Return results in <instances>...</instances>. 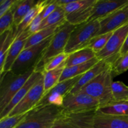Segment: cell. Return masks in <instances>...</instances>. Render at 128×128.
<instances>
[{
	"mask_svg": "<svg viewBox=\"0 0 128 128\" xmlns=\"http://www.w3.org/2000/svg\"><path fill=\"white\" fill-rule=\"evenodd\" d=\"M96 111L65 112L56 120L50 128H92Z\"/></svg>",
	"mask_w": 128,
	"mask_h": 128,
	"instance_id": "obj_8",
	"label": "cell"
},
{
	"mask_svg": "<svg viewBox=\"0 0 128 128\" xmlns=\"http://www.w3.org/2000/svg\"><path fill=\"white\" fill-rule=\"evenodd\" d=\"M66 22L43 29V30H40L38 32L31 35L26 41L24 49H27L28 48L31 47V46L38 44L42 42L44 40L48 39L49 38L54 35Z\"/></svg>",
	"mask_w": 128,
	"mask_h": 128,
	"instance_id": "obj_20",
	"label": "cell"
},
{
	"mask_svg": "<svg viewBox=\"0 0 128 128\" xmlns=\"http://www.w3.org/2000/svg\"><path fill=\"white\" fill-rule=\"evenodd\" d=\"M28 112L16 116H8L1 119L0 120V128H16L24 120Z\"/></svg>",
	"mask_w": 128,
	"mask_h": 128,
	"instance_id": "obj_31",
	"label": "cell"
},
{
	"mask_svg": "<svg viewBox=\"0 0 128 128\" xmlns=\"http://www.w3.org/2000/svg\"><path fill=\"white\" fill-rule=\"evenodd\" d=\"M76 26L66 22L52 36L51 42L42 52L40 60L35 65L34 71L42 72L45 64L55 56L64 52L72 31Z\"/></svg>",
	"mask_w": 128,
	"mask_h": 128,
	"instance_id": "obj_1",
	"label": "cell"
},
{
	"mask_svg": "<svg viewBox=\"0 0 128 128\" xmlns=\"http://www.w3.org/2000/svg\"><path fill=\"white\" fill-rule=\"evenodd\" d=\"M96 57V53L90 48H84L70 54L66 61V67L85 63Z\"/></svg>",
	"mask_w": 128,
	"mask_h": 128,
	"instance_id": "obj_21",
	"label": "cell"
},
{
	"mask_svg": "<svg viewBox=\"0 0 128 128\" xmlns=\"http://www.w3.org/2000/svg\"><path fill=\"white\" fill-rule=\"evenodd\" d=\"M34 71V69H32L21 74H15L9 71L1 76L0 113L7 107L15 94L24 86Z\"/></svg>",
	"mask_w": 128,
	"mask_h": 128,
	"instance_id": "obj_4",
	"label": "cell"
},
{
	"mask_svg": "<svg viewBox=\"0 0 128 128\" xmlns=\"http://www.w3.org/2000/svg\"><path fill=\"white\" fill-rule=\"evenodd\" d=\"M16 27L13 26L11 30L0 35V76L3 72L4 64L10 47L16 38Z\"/></svg>",
	"mask_w": 128,
	"mask_h": 128,
	"instance_id": "obj_17",
	"label": "cell"
},
{
	"mask_svg": "<svg viewBox=\"0 0 128 128\" xmlns=\"http://www.w3.org/2000/svg\"><path fill=\"white\" fill-rule=\"evenodd\" d=\"M52 36L38 44L24 49L13 64L10 71L15 74H21L34 68L42 52L51 42Z\"/></svg>",
	"mask_w": 128,
	"mask_h": 128,
	"instance_id": "obj_6",
	"label": "cell"
},
{
	"mask_svg": "<svg viewBox=\"0 0 128 128\" xmlns=\"http://www.w3.org/2000/svg\"><path fill=\"white\" fill-rule=\"evenodd\" d=\"M49 2H50V1H48V0L36 2V4L30 10L28 14L25 16V18L22 20V22L20 23V24L18 27H16V37L21 34L22 32H23L24 31H26L28 28L32 21L34 20L35 18L39 14L41 13L43 11L45 7L49 3Z\"/></svg>",
	"mask_w": 128,
	"mask_h": 128,
	"instance_id": "obj_19",
	"label": "cell"
},
{
	"mask_svg": "<svg viewBox=\"0 0 128 128\" xmlns=\"http://www.w3.org/2000/svg\"><path fill=\"white\" fill-rule=\"evenodd\" d=\"M31 35L30 32L26 30L21 34L16 37L10 47L8 56L5 60L3 67V72L1 76H2L3 74L10 71L13 64L20 56L21 52L24 49L26 41Z\"/></svg>",
	"mask_w": 128,
	"mask_h": 128,
	"instance_id": "obj_13",
	"label": "cell"
},
{
	"mask_svg": "<svg viewBox=\"0 0 128 128\" xmlns=\"http://www.w3.org/2000/svg\"><path fill=\"white\" fill-rule=\"evenodd\" d=\"M69 55H70L69 54L66 53L64 52L54 57L45 64L42 72L51 71V70H54V69L58 68L66 61Z\"/></svg>",
	"mask_w": 128,
	"mask_h": 128,
	"instance_id": "obj_33",
	"label": "cell"
},
{
	"mask_svg": "<svg viewBox=\"0 0 128 128\" xmlns=\"http://www.w3.org/2000/svg\"><path fill=\"white\" fill-rule=\"evenodd\" d=\"M62 111L61 107L51 104L36 107L16 128H50Z\"/></svg>",
	"mask_w": 128,
	"mask_h": 128,
	"instance_id": "obj_3",
	"label": "cell"
},
{
	"mask_svg": "<svg viewBox=\"0 0 128 128\" xmlns=\"http://www.w3.org/2000/svg\"><path fill=\"white\" fill-rule=\"evenodd\" d=\"M100 30L99 20H93L76 26L70 35L64 52L70 54L87 47L90 41L98 34Z\"/></svg>",
	"mask_w": 128,
	"mask_h": 128,
	"instance_id": "obj_5",
	"label": "cell"
},
{
	"mask_svg": "<svg viewBox=\"0 0 128 128\" xmlns=\"http://www.w3.org/2000/svg\"><path fill=\"white\" fill-rule=\"evenodd\" d=\"M96 0H73L72 2L62 7L66 14L72 13L81 10L86 6L92 5L96 2Z\"/></svg>",
	"mask_w": 128,
	"mask_h": 128,
	"instance_id": "obj_32",
	"label": "cell"
},
{
	"mask_svg": "<svg viewBox=\"0 0 128 128\" xmlns=\"http://www.w3.org/2000/svg\"><path fill=\"white\" fill-rule=\"evenodd\" d=\"M114 102L128 101V86L121 81L112 82L111 86Z\"/></svg>",
	"mask_w": 128,
	"mask_h": 128,
	"instance_id": "obj_28",
	"label": "cell"
},
{
	"mask_svg": "<svg viewBox=\"0 0 128 128\" xmlns=\"http://www.w3.org/2000/svg\"><path fill=\"white\" fill-rule=\"evenodd\" d=\"M100 61V60H99V59L96 56L94 58L85 62V63L72 66L71 67H66L62 72L60 82L69 80V79L74 78L78 77V76H82L87 71L91 70Z\"/></svg>",
	"mask_w": 128,
	"mask_h": 128,
	"instance_id": "obj_18",
	"label": "cell"
},
{
	"mask_svg": "<svg viewBox=\"0 0 128 128\" xmlns=\"http://www.w3.org/2000/svg\"><path fill=\"white\" fill-rule=\"evenodd\" d=\"M95 4V3H94ZM94 4L86 6L81 10L76 11L72 13L66 15V20L68 23L74 26L83 24L87 22L91 17L92 9Z\"/></svg>",
	"mask_w": 128,
	"mask_h": 128,
	"instance_id": "obj_25",
	"label": "cell"
},
{
	"mask_svg": "<svg viewBox=\"0 0 128 128\" xmlns=\"http://www.w3.org/2000/svg\"><path fill=\"white\" fill-rule=\"evenodd\" d=\"M97 111L112 116L128 115V101L112 102L105 106H100Z\"/></svg>",
	"mask_w": 128,
	"mask_h": 128,
	"instance_id": "obj_26",
	"label": "cell"
},
{
	"mask_svg": "<svg viewBox=\"0 0 128 128\" xmlns=\"http://www.w3.org/2000/svg\"><path fill=\"white\" fill-rule=\"evenodd\" d=\"M128 52V34L127 37H126V40H125L124 44L123 46H122V50H121V57L123 56V55H124L125 54Z\"/></svg>",
	"mask_w": 128,
	"mask_h": 128,
	"instance_id": "obj_37",
	"label": "cell"
},
{
	"mask_svg": "<svg viewBox=\"0 0 128 128\" xmlns=\"http://www.w3.org/2000/svg\"><path fill=\"white\" fill-rule=\"evenodd\" d=\"M16 0H1L0 1V17L8 12L13 6Z\"/></svg>",
	"mask_w": 128,
	"mask_h": 128,
	"instance_id": "obj_36",
	"label": "cell"
},
{
	"mask_svg": "<svg viewBox=\"0 0 128 128\" xmlns=\"http://www.w3.org/2000/svg\"><path fill=\"white\" fill-rule=\"evenodd\" d=\"M65 68H66V61L54 70L49 71H44L42 72L43 74L44 91V96L47 94L51 89L53 88L58 83H59Z\"/></svg>",
	"mask_w": 128,
	"mask_h": 128,
	"instance_id": "obj_22",
	"label": "cell"
},
{
	"mask_svg": "<svg viewBox=\"0 0 128 128\" xmlns=\"http://www.w3.org/2000/svg\"><path fill=\"white\" fill-rule=\"evenodd\" d=\"M112 68V66L105 62L104 61L100 60L95 66H94L91 70L84 74L81 76L78 82L76 83L74 87L72 88L70 94H76L84 86L97 77L98 75L102 73L104 71Z\"/></svg>",
	"mask_w": 128,
	"mask_h": 128,
	"instance_id": "obj_16",
	"label": "cell"
},
{
	"mask_svg": "<svg viewBox=\"0 0 128 128\" xmlns=\"http://www.w3.org/2000/svg\"><path fill=\"white\" fill-rule=\"evenodd\" d=\"M36 3L32 0H17L14 14V26L18 27L20 24Z\"/></svg>",
	"mask_w": 128,
	"mask_h": 128,
	"instance_id": "obj_24",
	"label": "cell"
},
{
	"mask_svg": "<svg viewBox=\"0 0 128 128\" xmlns=\"http://www.w3.org/2000/svg\"><path fill=\"white\" fill-rule=\"evenodd\" d=\"M128 34V22L112 32L104 48L97 53L99 60H102L111 66L121 58V51Z\"/></svg>",
	"mask_w": 128,
	"mask_h": 128,
	"instance_id": "obj_7",
	"label": "cell"
},
{
	"mask_svg": "<svg viewBox=\"0 0 128 128\" xmlns=\"http://www.w3.org/2000/svg\"><path fill=\"white\" fill-rule=\"evenodd\" d=\"M16 2L6 13L0 17V35L11 30L14 26V14L16 8Z\"/></svg>",
	"mask_w": 128,
	"mask_h": 128,
	"instance_id": "obj_30",
	"label": "cell"
},
{
	"mask_svg": "<svg viewBox=\"0 0 128 128\" xmlns=\"http://www.w3.org/2000/svg\"><path fill=\"white\" fill-rule=\"evenodd\" d=\"M100 102L84 92L68 94L64 99L62 108L65 112H81L97 111Z\"/></svg>",
	"mask_w": 128,
	"mask_h": 128,
	"instance_id": "obj_9",
	"label": "cell"
},
{
	"mask_svg": "<svg viewBox=\"0 0 128 128\" xmlns=\"http://www.w3.org/2000/svg\"><path fill=\"white\" fill-rule=\"evenodd\" d=\"M128 2V0H96V2L93 6L91 17L87 22L101 20Z\"/></svg>",
	"mask_w": 128,
	"mask_h": 128,
	"instance_id": "obj_12",
	"label": "cell"
},
{
	"mask_svg": "<svg viewBox=\"0 0 128 128\" xmlns=\"http://www.w3.org/2000/svg\"><path fill=\"white\" fill-rule=\"evenodd\" d=\"M42 76H43V74H42V72L34 71L33 73L31 74V76L28 80V81L24 84V86L15 94V96H14L10 104L8 105L7 107L4 110V111L0 113V120L8 116L11 111L21 102V100L25 97L28 92L32 88V86L36 83V82Z\"/></svg>",
	"mask_w": 128,
	"mask_h": 128,
	"instance_id": "obj_14",
	"label": "cell"
},
{
	"mask_svg": "<svg viewBox=\"0 0 128 128\" xmlns=\"http://www.w3.org/2000/svg\"><path fill=\"white\" fill-rule=\"evenodd\" d=\"M112 76V68L109 69L90 81L79 92L87 94L97 100L100 106L111 103L114 102L111 90Z\"/></svg>",
	"mask_w": 128,
	"mask_h": 128,
	"instance_id": "obj_2",
	"label": "cell"
},
{
	"mask_svg": "<svg viewBox=\"0 0 128 128\" xmlns=\"http://www.w3.org/2000/svg\"><path fill=\"white\" fill-rule=\"evenodd\" d=\"M112 32H108V33L103 34L97 35L90 41L88 44L87 45V47L91 49L96 54L104 48V47L108 42L109 40L112 36Z\"/></svg>",
	"mask_w": 128,
	"mask_h": 128,
	"instance_id": "obj_29",
	"label": "cell"
},
{
	"mask_svg": "<svg viewBox=\"0 0 128 128\" xmlns=\"http://www.w3.org/2000/svg\"><path fill=\"white\" fill-rule=\"evenodd\" d=\"M92 128H128V115L112 116L96 111Z\"/></svg>",
	"mask_w": 128,
	"mask_h": 128,
	"instance_id": "obj_15",
	"label": "cell"
},
{
	"mask_svg": "<svg viewBox=\"0 0 128 128\" xmlns=\"http://www.w3.org/2000/svg\"><path fill=\"white\" fill-rule=\"evenodd\" d=\"M58 6V5L57 2H56V0H51V1H50V2L48 4L47 6L45 7L43 11L41 12V15H42V19L44 20L49 15L51 14L57 8Z\"/></svg>",
	"mask_w": 128,
	"mask_h": 128,
	"instance_id": "obj_35",
	"label": "cell"
},
{
	"mask_svg": "<svg viewBox=\"0 0 128 128\" xmlns=\"http://www.w3.org/2000/svg\"><path fill=\"white\" fill-rule=\"evenodd\" d=\"M128 70V52L121 56L112 68L113 76H118Z\"/></svg>",
	"mask_w": 128,
	"mask_h": 128,
	"instance_id": "obj_34",
	"label": "cell"
},
{
	"mask_svg": "<svg viewBox=\"0 0 128 128\" xmlns=\"http://www.w3.org/2000/svg\"><path fill=\"white\" fill-rule=\"evenodd\" d=\"M66 22H67L66 20V12L63 8L58 6L54 12L43 20L40 27V30Z\"/></svg>",
	"mask_w": 128,
	"mask_h": 128,
	"instance_id": "obj_27",
	"label": "cell"
},
{
	"mask_svg": "<svg viewBox=\"0 0 128 128\" xmlns=\"http://www.w3.org/2000/svg\"><path fill=\"white\" fill-rule=\"evenodd\" d=\"M44 94V91L42 76L32 86L21 102L11 111L8 116H16L30 112L37 106L43 98Z\"/></svg>",
	"mask_w": 128,
	"mask_h": 128,
	"instance_id": "obj_10",
	"label": "cell"
},
{
	"mask_svg": "<svg viewBox=\"0 0 128 128\" xmlns=\"http://www.w3.org/2000/svg\"><path fill=\"white\" fill-rule=\"evenodd\" d=\"M81 76H78L74 78L69 79L60 82L44 96H54L64 98L68 94L70 93L72 88L78 82Z\"/></svg>",
	"mask_w": 128,
	"mask_h": 128,
	"instance_id": "obj_23",
	"label": "cell"
},
{
	"mask_svg": "<svg viewBox=\"0 0 128 128\" xmlns=\"http://www.w3.org/2000/svg\"><path fill=\"white\" fill-rule=\"evenodd\" d=\"M99 21L101 30L98 35L114 32L122 27L128 22V2Z\"/></svg>",
	"mask_w": 128,
	"mask_h": 128,
	"instance_id": "obj_11",
	"label": "cell"
}]
</instances>
